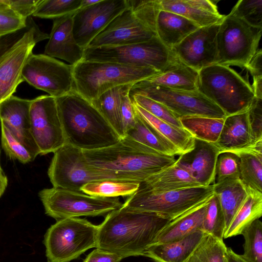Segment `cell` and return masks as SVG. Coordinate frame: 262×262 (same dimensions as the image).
Listing matches in <instances>:
<instances>
[{
	"label": "cell",
	"mask_w": 262,
	"mask_h": 262,
	"mask_svg": "<svg viewBox=\"0 0 262 262\" xmlns=\"http://www.w3.org/2000/svg\"><path fill=\"white\" fill-rule=\"evenodd\" d=\"M172 220L161 215L122 206L98 225L96 248L123 258L144 256L160 232Z\"/></svg>",
	"instance_id": "obj_1"
},
{
	"label": "cell",
	"mask_w": 262,
	"mask_h": 262,
	"mask_svg": "<svg viewBox=\"0 0 262 262\" xmlns=\"http://www.w3.org/2000/svg\"><path fill=\"white\" fill-rule=\"evenodd\" d=\"M82 151L88 166L94 171L112 180L140 183L177 161L125 136L113 145Z\"/></svg>",
	"instance_id": "obj_2"
},
{
	"label": "cell",
	"mask_w": 262,
	"mask_h": 262,
	"mask_svg": "<svg viewBox=\"0 0 262 262\" xmlns=\"http://www.w3.org/2000/svg\"><path fill=\"white\" fill-rule=\"evenodd\" d=\"M56 99L66 144L91 150L113 145L120 139L93 104L74 89Z\"/></svg>",
	"instance_id": "obj_3"
},
{
	"label": "cell",
	"mask_w": 262,
	"mask_h": 262,
	"mask_svg": "<svg viewBox=\"0 0 262 262\" xmlns=\"http://www.w3.org/2000/svg\"><path fill=\"white\" fill-rule=\"evenodd\" d=\"M161 73L149 67L81 61L73 66L74 90L90 102L114 88L135 84Z\"/></svg>",
	"instance_id": "obj_4"
},
{
	"label": "cell",
	"mask_w": 262,
	"mask_h": 262,
	"mask_svg": "<svg viewBox=\"0 0 262 262\" xmlns=\"http://www.w3.org/2000/svg\"><path fill=\"white\" fill-rule=\"evenodd\" d=\"M198 91L226 116L247 111L255 98L252 85L229 66L214 64L199 72Z\"/></svg>",
	"instance_id": "obj_5"
},
{
	"label": "cell",
	"mask_w": 262,
	"mask_h": 262,
	"mask_svg": "<svg viewBox=\"0 0 262 262\" xmlns=\"http://www.w3.org/2000/svg\"><path fill=\"white\" fill-rule=\"evenodd\" d=\"M81 61L118 63L138 67H149L163 72L180 62L171 49L157 36L137 43L120 46L87 47Z\"/></svg>",
	"instance_id": "obj_6"
},
{
	"label": "cell",
	"mask_w": 262,
	"mask_h": 262,
	"mask_svg": "<svg viewBox=\"0 0 262 262\" xmlns=\"http://www.w3.org/2000/svg\"><path fill=\"white\" fill-rule=\"evenodd\" d=\"M98 225L85 219L58 220L47 230L44 244L49 262H69L96 247Z\"/></svg>",
	"instance_id": "obj_7"
},
{
	"label": "cell",
	"mask_w": 262,
	"mask_h": 262,
	"mask_svg": "<svg viewBox=\"0 0 262 262\" xmlns=\"http://www.w3.org/2000/svg\"><path fill=\"white\" fill-rule=\"evenodd\" d=\"M214 194L213 184L161 192L138 189L127 196L123 205L173 220L209 200Z\"/></svg>",
	"instance_id": "obj_8"
},
{
	"label": "cell",
	"mask_w": 262,
	"mask_h": 262,
	"mask_svg": "<svg viewBox=\"0 0 262 262\" xmlns=\"http://www.w3.org/2000/svg\"><path fill=\"white\" fill-rule=\"evenodd\" d=\"M46 213L57 221L82 216L103 215L120 208L123 205L119 198L87 194L53 187L39 192Z\"/></svg>",
	"instance_id": "obj_9"
},
{
	"label": "cell",
	"mask_w": 262,
	"mask_h": 262,
	"mask_svg": "<svg viewBox=\"0 0 262 262\" xmlns=\"http://www.w3.org/2000/svg\"><path fill=\"white\" fill-rule=\"evenodd\" d=\"M262 28L252 27L231 14L225 15L217 34L216 63L247 68L258 50Z\"/></svg>",
	"instance_id": "obj_10"
},
{
	"label": "cell",
	"mask_w": 262,
	"mask_h": 262,
	"mask_svg": "<svg viewBox=\"0 0 262 262\" xmlns=\"http://www.w3.org/2000/svg\"><path fill=\"white\" fill-rule=\"evenodd\" d=\"M141 95L158 101L168 108L180 119L185 116L224 118V112L198 91H186L149 85L141 81L133 85L129 95Z\"/></svg>",
	"instance_id": "obj_11"
},
{
	"label": "cell",
	"mask_w": 262,
	"mask_h": 262,
	"mask_svg": "<svg viewBox=\"0 0 262 262\" xmlns=\"http://www.w3.org/2000/svg\"><path fill=\"white\" fill-rule=\"evenodd\" d=\"M73 66L45 54H32L23 71L24 81L55 98L74 89Z\"/></svg>",
	"instance_id": "obj_12"
},
{
	"label": "cell",
	"mask_w": 262,
	"mask_h": 262,
	"mask_svg": "<svg viewBox=\"0 0 262 262\" xmlns=\"http://www.w3.org/2000/svg\"><path fill=\"white\" fill-rule=\"evenodd\" d=\"M48 174L54 187L77 191L89 182L112 180L90 168L83 151L67 144L54 152Z\"/></svg>",
	"instance_id": "obj_13"
},
{
	"label": "cell",
	"mask_w": 262,
	"mask_h": 262,
	"mask_svg": "<svg viewBox=\"0 0 262 262\" xmlns=\"http://www.w3.org/2000/svg\"><path fill=\"white\" fill-rule=\"evenodd\" d=\"M31 23L23 35L0 54V103L13 95L24 81L22 71L36 43L49 38L32 20Z\"/></svg>",
	"instance_id": "obj_14"
},
{
	"label": "cell",
	"mask_w": 262,
	"mask_h": 262,
	"mask_svg": "<svg viewBox=\"0 0 262 262\" xmlns=\"http://www.w3.org/2000/svg\"><path fill=\"white\" fill-rule=\"evenodd\" d=\"M31 132L40 155L55 152L66 144L56 99L42 95L31 100Z\"/></svg>",
	"instance_id": "obj_15"
},
{
	"label": "cell",
	"mask_w": 262,
	"mask_h": 262,
	"mask_svg": "<svg viewBox=\"0 0 262 262\" xmlns=\"http://www.w3.org/2000/svg\"><path fill=\"white\" fill-rule=\"evenodd\" d=\"M128 6L127 0H100L80 9L73 15V33L83 49Z\"/></svg>",
	"instance_id": "obj_16"
},
{
	"label": "cell",
	"mask_w": 262,
	"mask_h": 262,
	"mask_svg": "<svg viewBox=\"0 0 262 262\" xmlns=\"http://www.w3.org/2000/svg\"><path fill=\"white\" fill-rule=\"evenodd\" d=\"M220 24L199 28L171 50L181 62L198 72L216 64L217 34Z\"/></svg>",
	"instance_id": "obj_17"
},
{
	"label": "cell",
	"mask_w": 262,
	"mask_h": 262,
	"mask_svg": "<svg viewBox=\"0 0 262 262\" xmlns=\"http://www.w3.org/2000/svg\"><path fill=\"white\" fill-rule=\"evenodd\" d=\"M155 36V31L141 20L128 6L93 39L88 47L134 44L146 41Z\"/></svg>",
	"instance_id": "obj_18"
},
{
	"label": "cell",
	"mask_w": 262,
	"mask_h": 262,
	"mask_svg": "<svg viewBox=\"0 0 262 262\" xmlns=\"http://www.w3.org/2000/svg\"><path fill=\"white\" fill-rule=\"evenodd\" d=\"M31 102V100L12 95L0 103V120L34 159L40 152L32 135Z\"/></svg>",
	"instance_id": "obj_19"
},
{
	"label": "cell",
	"mask_w": 262,
	"mask_h": 262,
	"mask_svg": "<svg viewBox=\"0 0 262 262\" xmlns=\"http://www.w3.org/2000/svg\"><path fill=\"white\" fill-rule=\"evenodd\" d=\"M220 153L213 143L194 138L193 148L179 155L176 164L187 171L202 186L214 183L215 165Z\"/></svg>",
	"instance_id": "obj_20"
},
{
	"label": "cell",
	"mask_w": 262,
	"mask_h": 262,
	"mask_svg": "<svg viewBox=\"0 0 262 262\" xmlns=\"http://www.w3.org/2000/svg\"><path fill=\"white\" fill-rule=\"evenodd\" d=\"M53 19L44 54L74 66L82 60L84 49L76 41L73 33V15Z\"/></svg>",
	"instance_id": "obj_21"
},
{
	"label": "cell",
	"mask_w": 262,
	"mask_h": 262,
	"mask_svg": "<svg viewBox=\"0 0 262 262\" xmlns=\"http://www.w3.org/2000/svg\"><path fill=\"white\" fill-rule=\"evenodd\" d=\"M161 9L181 15L199 27L220 24L225 15L221 14L209 0H158Z\"/></svg>",
	"instance_id": "obj_22"
},
{
	"label": "cell",
	"mask_w": 262,
	"mask_h": 262,
	"mask_svg": "<svg viewBox=\"0 0 262 262\" xmlns=\"http://www.w3.org/2000/svg\"><path fill=\"white\" fill-rule=\"evenodd\" d=\"M214 144L220 152H234L252 146L247 111L226 116L219 138Z\"/></svg>",
	"instance_id": "obj_23"
},
{
	"label": "cell",
	"mask_w": 262,
	"mask_h": 262,
	"mask_svg": "<svg viewBox=\"0 0 262 262\" xmlns=\"http://www.w3.org/2000/svg\"><path fill=\"white\" fill-rule=\"evenodd\" d=\"M199 28L198 25L185 17L161 9L156 18V36L170 49Z\"/></svg>",
	"instance_id": "obj_24"
},
{
	"label": "cell",
	"mask_w": 262,
	"mask_h": 262,
	"mask_svg": "<svg viewBox=\"0 0 262 262\" xmlns=\"http://www.w3.org/2000/svg\"><path fill=\"white\" fill-rule=\"evenodd\" d=\"M206 234L199 230L178 241L153 244L144 256L156 262H185Z\"/></svg>",
	"instance_id": "obj_25"
},
{
	"label": "cell",
	"mask_w": 262,
	"mask_h": 262,
	"mask_svg": "<svg viewBox=\"0 0 262 262\" xmlns=\"http://www.w3.org/2000/svg\"><path fill=\"white\" fill-rule=\"evenodd\" d=\"M209 200L172 220L160 232L154 244L178 241L196 231H202Z\"/></svg>",
	"instance_id": "obj_26"
},
{
	"label": "cell",
	"mask_w": 262,
	"mask_h": 262,
	"mask_svg": "<svg viewBox=\"0 0 262 262\" xmlns=\"http://www.w3.org/2000/svg\"><path fill=\"white\" fill-rule=\"evenodd\" d=\"M198 186H202L175 163L141 182L138 189L161 192Z\"/></svg>",
	"instance_id": "obj_27"
},
{
	"label": "cell",
	"mask_w": 262,
	"mask_h": 262,
	"mask_svg": "<svg viewBox=\"0 0 262 262\" xmlns=\"http://www.w3.org/2000/svg\"><path fill=\"white\" fill-rule=\"evenodd\" d=\"M213 186L214 193L219 201L224 215L226 231L247 198L248 191L239 178L214 183Z\"/></svg>",
	"instance_id": "obj_28"
},
{
	"label": "cell",
	"mask_w": 262,
	"mask_h": 262,
	"mask_svg": "<svg viewBox=\"0 0 262 262\" xmlns=\"http://www.w3.org/2000/svg\"><path fill=\"white\" fill-rule=\"evenodd\" d=\"M239 159V178L248 190L262 193V141L232 152Z\"/></svg>",
	"instance_id": "obj_29"
},
{
	"label": "cell",
	"mask_w": 262,
	"mask_h": 262,
	"mask_svg": "<svg viewBox=\"0 0 262 262\" xmlns=\"http://www.w3.org/2000/svg\"><path fill=\"white\" fill-rule=\"evenodd\" d=\"M199 73L182 62L159 74L141 81L145 84L186 91H198Z\"/></svg>",
	"instance_id": "obj_30"
},
{
	"label": "cell",
	"mask_w": 262,
	"mask_h": 262,
	"mask_svg": "<svg viewBox=\"0 0 262 262\" xmlns=\"http://www.w3.org/2000/svg\"><path fill=\"white\" fill-rule=\"evenodd\" d=\"M133 84L123 85L111 89L91 102L120 138L125 136L121 117L122 99L125 94L129 92Z\"/></svg>",
	"instance_id": "obj_31"
},
{
	"label": "cell",
	"mask_w": 262,
	"mask_h": 262,
	"mask_svg": "<svg viewBox=\"0 0 262 262\" xmlns=\"http://www.w3.org/2000/svg\"><path fill=\"white\" fill-rule=\"evenodd\" d=\"M133 104L136 112L182 154L193 148L194 138L185 129L161 120L134 102Z\"/></svg>",
	"instance_id": "obj_32"
},
{
	"label": "cell",
	"mask_w": 262,
	"mask_h": 262,
	"mask_svg": "<svg viewBox=\"0 0 262 262\" xmlns=\"http://www.w3.org/2000/svg\"><path fill=\"white\" fill-rule=\"evenodd\" d=\"M125 136L163 155L174 157L182 154L136 112L135 123Z\"/></svg>",
	"instance_id": "obj_33"
},
{
	"label": "cell",
	"mask_w": 262,
	"mask_h": 262,
	"mask_svg": "<svg viewBox=\"0 0 262 262\" xmlns=\"http://www.w3.org/2000/svg\"><path fill=\"white\" fill-rule=\"evenodd\" d=\"M248 191L247 198L232 220L224 238L241 234L246 228L261 216L262 193Z\"/></svg>",
	"instance_id": "obj_34"
},
{
	"label": "cell",
	"mask_w": 262,
	"mask_h": 262,
	"mask_svg": "<svg viewBox=\"0 0 262 262\" xmlns=\"http://www.w3.org/2000/svg\"><path fill=\"white\" fill-rule=\"evenodd\" d=\"M224 119L185 116L180 120L183 128L194 138L215 143L222 129Z\"/></svg>",
	"instance_id": "obj_35"
},
{
	"label": "cell",
	"mask_w": 262,
	"mask_h": 262,
	"mask_svg": "<svg viewBox=\"0 0 262 262\" xmlns=\"http://www.w3.org/2000/svg\"><path fill=\"white\" fill-rule=\"evenodd\" d=\"M140 182L117 180L95 181L85 184L81 190L89 195L107 198L129 196L138 189Z\"/></svg>",
	"instance_id": "obj_36"
},
{
	"label": "cell",
	"mask_w": 262,
	"mask_h": 262,
	"mask_svg": "<svg viewBox=\"0 0 262 262\" xmlns=\"http://www.w3.org/2000/svg\"><path fill=\"white\" fill-rule=\"evenodd\" d=\"M227 248L223 240L206 234L185 262H227Z\"/></svg>",
	"instance_id": "obj_37"
},
{
	"label": "cell",
	"mask_w": 262,
	"mask_h": 262,
	"mask_svg": "<svg viewBox=\"0 0 262 262\" xmlns=\"http://www.w3.org/2000/svg\"><path fill=\"white\" fill-rule=\"evenodd\" d=\"M202 231L206 234L223 240L226 231L225 220L219 201L215 194L207 205Z\"/></svg>",
	"instance_id": "obj_38"
},
{
	"label": "cell",
	"mask_w": 262,
	"mask_h": 262,
	"mask_svg": "<svg viewBox=\"0 0 262 262\" xmlns=\"http://www.w3.org/2000/svg\"><path fill=\"white\" fill-rule=\"evenodd\" d=\"M244 238L242 257L247 262H262V223L255 220L242 232Z\"/></svg>",
	"instance_id": "obj_39"
},
{
	"label": "cell",
	"mask_w": 262,
	"mask_h": 262,
	"mask_svg": "<svg viewBox=\"0 0 262 262\" xmlns=\"http://www.w3.org/2000/svg\"><path fill=\"white\" fill-rule=\"evenodd\" d=\"M82 0H41L32 16L55 19L75 13L81 8Z\"/></svg>",
	"instance_id": "obj_40"
},
{
	"label": "cell",
	"mask_w": 262,
	"mask_h": 262,
	"mask_svg": "<svg viewBox=\"0 0 262 262\" xmlns=\"http://www.w3.org/2000/svg\"><path fill=\"white\" fill-rule=\"evenodd\" d=\"M129 97L133 102L156 118L183 128L180 118L164 104L141 95L135 94Z\"/></svg>",
	"instance_id": "obj_41"
},
{
	"label": "cell",
	"mask_w": 262,
	"mask_h": 262,
	"mask_svg": "<svg viewBox=\"0 0 262 262\" xmlns=\"http://www.w3.org/2000/svg\"><path fill=\"white\" fill-rule=\"evenodd\" d=\"M230 13L252 27L262 28L261 0H240L233 7Z\"/></svg>",
	"instance_id": "obj_42"
},
{
	"label": "cell",
	"mask_w": 262,
	"mask_h": 262,
	"mask_svg": "<svg viewBox=\"0 0 262 262\" xmlns=\"http://www.w3.org/2000/svg\"><path fill=\"white\" fill-rule=\"evenodd\" d=\"M27 19L0 0V38L27 28Z\"/></svg>",
	"instance_id": "obj_43"
},
{
	"label": "cell",
	"mask_w": 262,
	"mask_h": 262,
	"mask_svg": "<svg viewBox=\"0 0 262 262\" xmlns=\"http://www.w3.org/2000/svg\"><path fill=\"white\" fill-rule=\"evenodd\" d=\"M239 159L235 154L225 151L217 156L214 183L226 179L239 178Z\"/></svg>",
	"instance_id": "obj_44"
},
{
	"label": "cell",
	"mask_w": 262,
	"mask_h": 262,
	"mask_svg": "<svg viewBox=\"0 0 262 262\" xmlns=\"http://www.w3.org/2000/svg\"><path fill=\"white\" fill-rule=\"evenodd\" d=\"M2 144L10 158L18 160L23 163L34 160L28 150L11 134L8 128L1 123Z\"/></svg>",
	"instance_id": "obj_45"
},
{
	"label": "cell",
	"mask_w": 262,
	"mask_h": 262,
	"mask_svg": "<svg viewBox=\"0 0 262 262\" xmlns=\"http://www.w3.org/2000/svg\"><path fill=\"white\" fill-rule=\"evenodd\" d=\"M247 115L253 143L262 141V98L255 97Z\"/></svg>",
	"instance_id": "obj_46"
},
{
	"label": "cell",
	"mask_w": 262,
	"mask_h": 262,
	"mask_svg": "<svg viewBox=\"0 0 262 262\" xmlns=\"http://www.w3.org/2000/svg\"><path fill=\"white\" fill-rule=\"evenodd\" d=\"M121 117L124 135L135 123L136 112L133 102L131 100L129 92L122 97L121 105Z\"/></svg>",
	"instance_id": "obj_47"
},
{
	"label": "cell",
	"mask_w": 262,
	"mask_h": 262,
	"mask_svg": "<svg viewBox=\"0 0 262 262\" xmlns=\"http://www.w3.org/2000/svg\"><path fill=\"white\" fill-rule=\"evenodd\" d=\"M41 0H4L16 13L27 18L33 14Z\"/></svg>",
	"instance_id": "obj_48"
},
{
	"label": "cell",
	"mask_w": 262,
	"mask_h": 262,
	"mask_svg": "<svg viewBox=\"0 0 262 262\" xmlns=\"http://www.w3.org/2000/svg\"><path fill=\"white\" fill-rule=\"evenodd\" d=\"M123 258L114 253L96 248L92 251L83 262H120Z\"/></svg>",
	"instance_id": "obj_49"
},
{
	"label": "cell",
	"mask_w": 262,
	"mask_h": 262,
	"mask_svg": "<svg viewBox=\"0 0 262 262\" xmlns=\"http://www.w3.org/2000/svg\"><path fill=\"white\" fill-rule=\"evenodd\" d=\"M253 77V81L262 79V52L257 50L247 68Z\"/></svg>",
	"instance_id": "obj_50"
},
{
	"label": "cell",
	"mask_w": 262,
	"mask_h": 262,
	"mask_svg": "<svg viewBox=\"0 0 262 262\" xmlns=\"http://www.w3.org/2000/svg\"><path fill=\"white\" fill-rule=\"evenodd\" d=\"M28 28V26H27ZM27 28L14 33L13 34L0 38V54L3 53L9 47L17 40L24 33Z\"/></svg>",
	"instance_id": "obj_51"
},
{
	"label": "cell",
	"mask_w": 262,
	"mask_h": 262,
	"mask_svg": "<svg viewBox=\"0 0 262 262\" xmlns=\"http://www.w3.org/2000/svg\"><path fill=\"white\" fill-rule=\"evenodd\" d=\"M227 262H247L242 255L236 254L231 248H227Z\"/></svg>",
	"instance_id": "obj_52"
},
{
	"label": "cell",
	"mask_w": 262,
	"mask_h": 262,
	"mask_svg": "<svg viewBox=\"0 0 262 262\" xmlns=\"http://www.w3.org/2000/svg\"><path fill=\"white\" fill-rule=\"evenodd\" d=\"M8 180L6 176L4 174H0V192L3 194L7 186Z\"/></svg>",
	"instance_id": "obj_53"
},
{
	"label": "cell",
	"mask_w": 262,
	"mask_h": 262,
	"mask_svg": "<svg viewBox=\"0 0 262 262\" xmlns=\"http://www.w3.org/2000/svg\"><path fill=\"white\" fill-rule=\"evenodd\" d=\"M100 0H82L81 8H83L98 3Z\"/></svg>",
	"instance_id": "obj_54"
},
{
	"label": "cell",
	"mask_w": 262,
	"mask_h": 262,
	"mask_svg": "<svg viewBox=\"0 0 262 262\" xmlns=\"http://www.w3.org/2000/svg\"><path fill=\"white\" fill-rule=\"evenodd\" d=\"M0 174H4V173L3 172L1 165H0Z\"/></svg>",
	"instance_id": "obj_55"
},
{
	"label": "cell",
	"mask_w": 262,
	"mask_h": 262,
	"mask_svg": "<svg viewBox=\"0 0 262 262\" xmlns=\"http://www.w3.org/2000/svg\"><path fill=\"white\" fill-rule=\"evenodd\" d=\"M2 195V194L0 192V197Z\"/></svg>",
	"instance_id": "obj_56"
}]
</instances>
